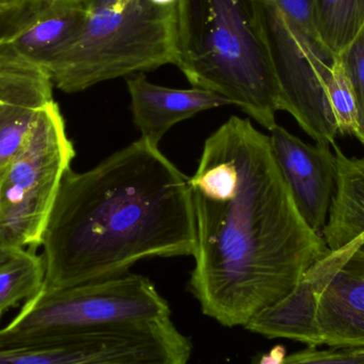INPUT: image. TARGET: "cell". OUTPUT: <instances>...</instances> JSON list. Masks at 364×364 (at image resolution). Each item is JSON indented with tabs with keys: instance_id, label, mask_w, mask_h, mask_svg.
Here are the masks:
<instances>
[{
	"instance_id": "cell-1",
	"label": "cell",
	"mask_w": 364,
	"mask_h": 364,
	"mask_svg": "<svg viewBox=\"0 0 364 364\" xmlns=\"http://www.w3.org/2000/svg\"><path fill=\"white\" fill-rule=\"evenodd\" d=\"M196 227L188 288L205 316L243 326L329 254L301 218L269 136L231 117L203 144L190 181Z\"/></svg>"
},
{
	"instance_id": "cell-2",
	"label": "cell",
	"mask_w": 364,
	"mask_h": 364,
	"mask_svg": "<svg viewBox=\"0 0 364 364\" xmlns=\"http://www.w3.org/2000/svg\"><path fill=\"white\" fill-rule=\"evenodd\" d=\"M190 178L140 138L87 172H66L43 235L45 288L129 273L151 257L194 256Z\"/></svg>"
},
{
	"instance_id": "cell-3",
	"label": "cell",
	"mask_w": 364,
	"mask_h": 364,
	"mask_svg": "<svg viewBox=\"0 0 364 364\" xmlns=\"http://www.w3.org/2000/svg\"><path fill=\"white\" fill-rule=\"evenodd\" d=\"M176 66L271 132L280 90L258 0H178Z\"/></svg>"
},
{
	"instance_id": "cell-4",
	"label": "cell",
	"mask_w": 364,
	"mask_h": 364,
	"mask_svg": "<svg viewBox=\"0 0 364 364\" xmlns=\"http://www.w3.org/2000/svg\"><path fill=\"white\" fill-rule=\"evenodd\" d=\"M177 2L128 0L121 8L87 11L80 29L58 53L47 76L65 93L176 65Z\"/></svg>"
},
{
	"instance_id": "cell-5",
	"label": "cell",
	"mask_w": 364,
	"mask_h": 364,
	"mask_svg": "<svg viewBox=\"0 0 364 364\" xmlns=\"http://www.w3.org/2000/svg\"><path fill=\"white\" fill-rule=\"evenodd\" d=\"M168 301L149 278L124 274L63 289L43 288L0 329V348L38 346L112 325L171 318Z\"/></svg>"
},
{
	"instance_id": "cell-6",
	"label": "cell",
	"mask_w": 364,
	"mask_h": 364,
	"mask_svg": "<svg viewBox=\"0 0 364 364\" xmlns=\"http://www.w3.org/2000/svg\"><path fill=\"white\" fill-rule=\"evenodd\" d=\"M75 149L55 100L44 107L18 154L0 175V229L18 248L36 250L70 170Z\"/></svg>"
},
{
	"instance_id": "cell-7",
	"label": "cell",
	"mask_w": 364,
	"mask_h": 364,
	"mask_svg": "<svg viewBox=\"0 0 364 364\" xmlns=\"http://www.w3.org/2000/svg\"><path fill=\"white\" fill-rule=\"evenodd\" d=\"M280 90V111L290 113L316 144H336L337 123L326 85L337 55L310 38L282 11L258 0Z\"/></svg>"
},
{
	"instance_id": "cell-8",
	"label": "cell",
	"mask_w": 364,
	"mask_h": 364,
	"mask_svg": "<svg viewBox=\"0 0 364 364\" xmlns=\"http://www.w3.org/2000/svg\"><path fill=\"white\" fill-rule=\"evenodd\" d=\"M192 343L172 318L112 325L38 346L0 348V364H188Z\"/></svg>"
},
{
	"instance_id": "cell-9",
	"label": "cell",
	"mask_w": 364,
	"mask_h": 364,
	"mask_svg": "<svg viewBox=\"0 0 364 364\" xmlns=\"http://www.w3.org/2000/svg\"><path fill=\"white\" fill-rule=\"evenodd\" d=\"M85 16L79 0H21L0 25V55L46 74Z\"/></svg>"
},
{
	"instance_id": "cell-10",
	"label": "cell",
	"mask_w": 364,
	"mask_h": 364,
	"mask_svg": "<svg viewBox=\"0 0 364 364\" xmlns=\"http://www.w3.org/2000/svg\"><path fill=\"white\" fill-rule=\"evenodd\" d=\"M269 132L274 158L299 214L322 237L337 186L331 146L307 144L279 125Z\"/></svg>"
},
{
	"instance_id": "cell-11",
	"label": "cell",
	"mask_w": 364,
	"mask_h": 364,
	"mask_svg": "<svg viewBox=\"0 0 364 364\" xmlns=\"http://www.w3.org/2000/svg\"><path fill=\"white\" fill-rule=\"evenodd\" d=\"M314 267L322 284L316 307L320 346L364 348V250L327 255Z\"/></svg>"
},
{
	"instance_id": "cell-12",
	"label": "cell",
	"mask_w": 364,
	"mask_h": 364,
	"mask_svg": "<svg viewBox=\"0 0 364 364\" xmlns=\"http://www.w3.org/2000/svg\"><path fill=\"white\" fill-rule=\"evenodd\" d=\"M134 125L140 138L158 145L173 126L203 111L230 106L228 100L207 90L172 89L136 74L127 79Z\"/></svg>"
},
{
	"instance_id": "cell-13",
	"label": "cell",
	"mask_w": 364,
	"mask_h": 364,
	"mask_svg": "<svg viewBox=\"0 0 364 364\" xmlns=\"http://www.w3.org/2000/svg\"><path fill=\"white\" fill-rule=\"evenodd\" d=\"M53 87L43 70L23 64L0 85V175L27 142Z\"/></svg>"
},
{
	"instance_id": "cell-14",
	"label": "cell",
	"mask_w": 364,
	"mask_h": 364,
	"mask_svg": "<svg viewBox=\"0 0 364 364\" xmlns=\"http://www.w3.org/2000/svg\"><path fill=\"white\" fill-rule=\"evenodd\" d=\"M337 186L322 237L331 256L364 250V158H350L333 144Z\"/></svg>"
},
{
	"instance_id": "cell-15",
	"label": "cell",
	"mask_w": 364,
	"mask_h": 364,
	"mask_svg": "<svg viewBox=\"0 0 364 364\" xmlns=\"http://www.w3.org/2000/svg\"><path fill=\"white\" fill-rule=\"evenodd\" d=\"M320 293V277L311 267L287 296L262 310L244 328L269 339L282 338L321 346L316 326Z\"/></svg>"
},
{
	"instance_id": "cell-16",
	"label": "cell",
	"mask_w": 364,
	"mask_h": 364,
	"mask_svg": "<svg viewBox=\"0 0 364 364\" xmlns=\"http://www.w3.org/2000/svg\"><path fill=\"white\" fill-rule=\"evenodd\" d=\"M314 23L321 43L340 55L364 27V0H314Z\"/></svg>"
},
{
	"instance_id": "cell-17",
	"label": "cell",
	"mask_w": 364,
	"mask_h": 364,
	"mask_svg": "<svg viewBox=\"0 0 364 364\" xmlns=\"http://www.w3.org/2000/svg\"><path fill=\"white\" fill-rule=\"evenodd\" d=\"M45 284V264L36 250L23 248L0 267V316L36 296Z\"/></svg>"
},
{
	"instance_id": "cell-18",
	"label": "cell",
	"mask_w": 364,
	"mask_h": 364,
	"mask_svg": "<svg viewBox=\"0 0 364 364\" xmlns=\"http://www.w3.org/2000/svg\"><path fill=\"white\" fill-rule=\"evenodd\" d=\"M329 105L337 123L339 136L358 134V105L352 83L339 55L335 57L326 85Z\"/></svg>"
},
{
	"instance_id": "cell-19",
	"label": "cell",
	"mask_w": 364,
	"mask_h": 364,
	"mask_svg": "<svg viewBox=\"0 0 364 364\" xmlns=\"http://www.w3.org/2000/svg\"><path fill=\"white\" fill-rule=\"evenodd\" d=\"M250 364H364V348L320 350L318 346H307L287 355L284 346H276L255 357Z\"/></svg>"
},
{
	"instance_id": "cell-20",
	"label": "cell",
	"mask_w": 364,
	"mask_h": 364,
	"mask_svg": "<svg viewBox=\"0 0 364 364\" xmlns=\"http://www.w3.org/2000/svg\"><path fill=\"white\" fill-rule=\"evenodd\" d=\"M264 1L274 4L299 29L303 30L310 38L322 44L316 32V23H314V0H264Z\"/></svg>"
},
{
	"instance_id": "cell-21",
	"label": "cell",
	"mask_w": 364,
	"mask_h": 364,
	"mask_svg": "<svg viewBox=\"0 0 364 364\" xmlns=\"http://www.w3.org/2000/svg\"><path fill=\"white\" fill-rule=\"evenodd\" d=\"M21 250L23 248L16 247L0 229V267Z\"/></svg>"
},
{
	"instance_id": "cell-22",
	"label": "cell",
	"mask_w": 364,
	"mask_h": 364,
	"mask_svg": "<svg viewBox=\"0 0 364 364\" xmlns=\"http://www.w3.org/2000/svg\"><path fill=\"white\" fill-rule=\"evenodd\" d=\"M87 11L121 8L128 0H79Z\"/></svg>"
},
{
	"instance_id": "cell-23",
	"label": "cell",
	"mask_w": 364,
	"mask_h": 364,
	"mask_svg": "<svg viewBox=\"0 0 364 364\" xmlns=\"http://www.w3.org/2000/svg\"><path fill=\"white\" fill-rule=\"evenodd\" d=\"M23 62L14 61L8 58L0 55V85L4 82L6 78L14 72L15 70L23 65Z\"/></svg>"
},
{
	"instance_id": "cell-24",
	"label": "cell",
	"mask_w": 364,
	"mask_h": 364,
	"mask_svg": "<svg viewBox=\"0 0 364 364\" xmlns=\"http://www.w3.org/2000/svg\"><path fill=\"white\" fill-rule=\"evenodd\" d=\"M21 2V0H0V25Z\"/></svg>"
},
{
	"instance_id": "cell-25",
	"label": "cell",
	"mask_w": 364,
	"mask_h": 364,
	"mask_svg": "<svg viewBox=\"0 0 364 364\" xmlns=\"http://www.w3.org/2000/svg\"><path fill=\"white\" fill-rule=\"evenodd\" d=\"M154 4H160V6H168V4H175L178 0H151Z\"/></svg>"
},
{
	"instance_id": "cell-26",
	"label": "cell",
	"mask_w": 364,
	"mask_h": 364,
	"mask_svg": "<svg viewBox=\"0 0 364 364\" xmlns=\"http://www.w3.org/2000/svg\"><path fill=\"white\" fill-rule=\"evenodd\" d=\"M0 318H1V316H0Z\"/></svg>"
}]
</instances>
